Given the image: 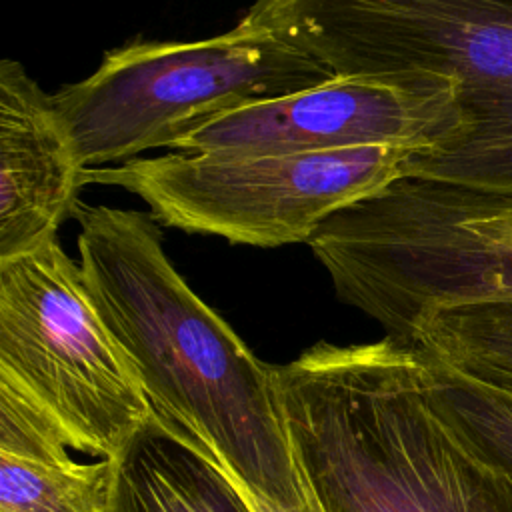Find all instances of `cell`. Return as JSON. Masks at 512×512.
<instances>
[{"label": "cell", "mask_w": 512, "mask_h": 512, "mask_svg": "<svg viewBox=\"0 0 512 512\" xmlns=\"http://www.w3.org/2000/svg\"><path fill=\"white\" fill-rule=\"evenodd\" d=\"M332 78L334 72L272 18L264 0L212 38L114 48L90 76L52 96L88 170L172 148L220 114Z\"/></svg>", "instance_id": "cell-5"}, {"label": "cell", "mask_w": 512, "mask_h": 512, "mask_svg": "<svg viewBox=\"0 0 512 512\" xmlns=\"http://www.w3.org/2000/svg\"><path fill=\"white\" fill-rule=\"evenodd\" d=\"M416 356L434 404L512 480V386L484 382Z\"/></svg>", "instance_id": "cell-13"}, {"label": "cell", "mask_w": 512, "mask_h": 512, "mask_svg": "<svg viewBox=\"0 0 512 512\" xmlns=\"http://www.w3.org/2000/svg\"><path fill=\"white\" fill-rule=\"evenodd\" d=\"M310 248L338 298L392 340L428 312L512 300V196L402 176L334 214Z\"/></svg>", "instance_id": "cell-4"}, {"label": "cell", "mask_w": 512, "mask_h": 512, "mask_svg": "<svg viewBox=\"0 0 512 512\" xmlns=\"http://www.w3.org/2000/svg\"><path fill=\"white\" fill-rule=\"evenodd\" d=\"M464 126L458 82L436 74L336 76L220 114L172 148L186 154L264 156L370 146L434 150Z\"/></svg>", "instance_id": "cell-8"}, {"label": "cell", "mask_w": 512, "mask_h": 512, "mask_svg": "<svg viewBox=\"0 0 512 512\" xmlns=\"http://www.w3.org/2000/svg\"><path fill=\"white\" fill-rule=\"evenodd\" d=\"M400 342L466 376L512 386V300L428 312Z\"/></svg>", "instance_id": "cell-12"}, {"label": "cell", "mask_w": 512, "mask_h": 512, "mask_svg": "<svg viewBox=\"0 0 512 512\" xmlns=\"http://www.w3.org/2000/svg\"><path fill=\"white\" fill-rule=\"evenodd\" d=\"M270 8L334 76L456 80L460 134L412 152L402 176L512 196L510 0H270Z\"/></svg>", "instance_id": "cell-3"}, {"label": "cell", "mask_w": 512, "mask_h": 512, "mask_svg": "<svg viewBox=\"0 0 512 512\" xmlns=\"http://www.w3.org/2000/svg\"><path fill=\"white\" fill-rule=\"evenodd\" d=\"M412 152L394 146L264 156L172 152L88 168L84 184L120 186L142 198L158 224L188 234L276 248L310 242L334 214L402 178Z\"/></svg>", "instance_id": "cell-6"}, {"label": "cell", "mask_w": 512, "mask_h": 512, "mask_svg": "<svg viewBox=\"0 0 512 512\" xmlns=\"http://www.w3.org/2000/svg\"><path fill=\"white\" fill-rule=\"evenodd\" d=\"M0 376L48 410L72 450L100 460L154 414L58 238L0 262Z\"/></svg>", "instance_id": "cell-7"}, {"label": "cell", "mask_w": 512, "mask_h": 512, "mask_svg": "<svg viewBox=\"0 0 512 512\" xmlns=\"http://www.w3.org/2000/svg\"><path fill=\"white\" fill-rule=\"evenodd\" d=\"M220 466V464H218ZM222 468V466H220ZM224 470V468H222ZM226 472V470H224ZM228 474V472H226ZM230 476V480L236 484V488L240 490V494L246 498V502L250 504V508H252V512H330L324 504H322V500L318 498V494L312 490V486H310V494L306 496V500L300 504V506H296V508H282V506H278L276 502H272V500H268L266 496H262V494H258V492H254L252 488H248L244 482H240L238 478H234L232 474H228Z\"/></svg>", "instance_id": "cell-14"}, {"label": "cell", "mask_w": 512, "mask_h": 512, "mask_svg": "<svg viewBox=\"0 0 512 512\" xmlns=\"http://www.w3.org/2000/svg\"><path fill=\"white\" fill-rule=\"evenodd\" d=\"M108 462L106 512H252L218 462L156 414Z\"/></svg>", "instance_id": "cell-11"}, {"label": "cell", "mask_w": 512, "mask_h": 512, "mask_svg": "<svg viewBox=\"0 0 512 512\" xmlns=\"http://www.w3.org/2000/svg\"><path fill=\"white\" fill-rule=\"evenodd\" d=\"M80 270L154 414L282 508L310 484L290 440L278 366L262 362L180 276L148 212L78 210Z\"/></svg>", "instance_id": "cell-1"}, {"label": "cell", "mask_w": 512, "mask_h": 512, "mask_svg": "<svg viewBox=\"0 0 512 512\" xmlns=\"http://www.w3.org/2000/svg\"><path fill=\"white\" fill-rule=\"evenodd\" d=\"M278 380L296 460L330 512H512V480L434 404L406 344L320 342Z\"/></svg>", "instance_id": "cell-2"}, {"label": "cell", "mask_w": 512, "mask_h": 512, "mask_svg": "<svg viewBox=\"0 0 512 512\" xmlns=\"http://www.w3.org/2000/svg\"><path fill=\"white\" fill-rule=\"evenodd\" d=\"M60 424L0 376V512H106L110 462H78Z\"/></svg>", "instance_id": "cell-10"}, {"label": "cell", "mask_w": 512, "mask_h": 512, "mask_svg": "<svg viewBox=\"0 0 512 512\" xmlns=\"http://www.w3.org/2000/svg\"><path fill=\"white\" fill-rule=\"evenodd\" d=\"M70 130L20 62H0V262L56 240L84 186Z\"/></svg>", "instance_id": "cell-9"}]
</instances>
